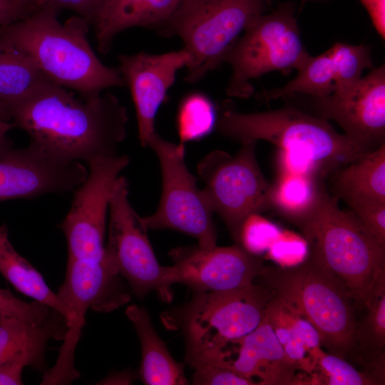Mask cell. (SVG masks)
Segmentation results:
<instances>
[{
	"instance_id": "cell-1",
	"label": "cell",
	"mask_w": 385,
	"mask_h": 385,
	"mask_svg": "<svg viewBox=\"0 0 385 385\" xmlns=\"http://www.w3.org/2000/svg\"><path fill=\"white\" fill-rule=\"evenodd\" d=\"M9 110L14 127L31 143L65 161L115 156L126 136L127 110L110 93L76 97L48 80Z\"/></svg>"
},
{
	"instance_id": "cell-2",
	"label": "cell",
	"mask_w": 385,
	"mask_h": 385,
	"mask_svg": "<svg viewBox=\"0 0 385 385\" xmlns=\"http://www.w3.org/2000/svg\"><path fill=\"white\" fill-rule=\"evenodd\" d=\"M57 14L42 7L0 27V36L29 56L50 81L83 98L125 86L118 68L106 66L93 52L86 38L90 25L78 16L61 24Z\"/></svg>"
},
{
	"instance_id": "cell-3",
	"label": "cell",
	"mask_w": 385,
	"mask_h": 385,
	"mask_svg": "<svg viewBox=\"0 0 385 385\" xmlns=\"http://www.w3.org/2000/svg\"><path fill=\"white\" fill-rule=\"evenodd\" d=\"M308 255L339 279L357 305L385 289V245L351 210L340 208L327 188L312 210L294 225Z\"/></svg>"
},
{
	"instance_id": "cell-4",
	"label": "cell",
	"mask_w": 385,
	"mask_h": 385,
	"mask_svg": "<svg viewBox=\"0 0 385 385\" xmlns=\"http://www.w3.org/2000/svg\"><path fill=\"white\" fill-rule=\"evenodd\" d=\"M257 279L272 296L307 319L329 354H352L356 304L345 284L309 255L289 266H264Z\"/></svg>"
},
{
	"instance_id": "cell-5",
	"label": "cell",
	"mask_w": 385,
	"mask_h": 385,
	"mask_svg": "<svg viewBox=\"0 0 385 385\" xmlns=\"http://www.w3.org/2000/svg\"><path fill=\"white\" fill-rule=\"evenodd\" d=\"M217 131L240 143H271L279 149L303 154L316 162L327 177L364 152L324 118L294 106L241 113L225 101L217 112Z\"/></svg>"
},
{
	"instance_id": "cell-6",
	"label": "cell",
	"mask_w": 385,
	"mask_h": 385,
	"mask_svg": "<svg viewBox=\"0 0 385 385\" xmlns=\"http://www.w3.org/2000/svg\"><path fill=\"white\" fill-rule=\"evenodd\" d=\"M272 298L259 281L230 291L194 292L177 318L186 342V361L192 367L206 364L230 343L253 331Z\"/></svg>"
},
{
	"instance_id": "cell-7",
	"label": "cell",
	"mask_w": 385,
	"mask_h": 385,
	"mask_svg": "<svg viewBox=\"0 0 385 385\" xmlns=\"http://www.w3.org/2000/svg\"><path fill=\"white\" fill-rule=\"evenodd\" d=\"M266 5L265 0H181L160 31L180 37L190 54L185 81L196 83L222 63Z\"/></svg>"
},
{
	"instance_id": "cell-8",
	"label": "cell",
	"mask_w": 385,
	"mask_h": 385,
	"mask_svg": "<svg viewBox=\"0 0 385 385\" xmlns=\"http://www.w3.org/2000/svg\"><path fill=\"white\" fill-rule=\"evenodd\" d=\"M294 11V6L287 4L262 14L230 48L223 60L232 68L227 96L248 98L254 93L252 80L272 71L287 75L304 64L310 55L301 39Z\"/></svg>"
},
{
	"instance_id": "cell-9",
	"label": "cell",
	"mask_w": 385,
	"mask_h": 385,
	"mask_svg": "<svg viewBox=\"0 0 385 385\" xmlns=\"http://www.w3.org/2000/svg\"><path fill=\"white\" fill-rule=\"evenodd\" d=\"M256 143H241L234 156L212 151L197 165L198 176L205 185L202 192L237 244L247 217L270 209L271 183L258 165Z\"/></svg>"
},
{
	"instance_id": "cell-10",
	"label": "cell",
	"mask_w": 385,
	"mask_h": 385,
	"mask_svg": "<svg viewBox=\"0 0 385 385\" xmlns=\"http://www.w3.org/2000/svg\"><path fill=\"white\" fill-rule=\"evenodd\" d=\"M108 212L106 256L138 298L155 291L162 300L170 302V286L176 283L174 268L163 267L158 262L148 228L130 203L128 183L123 176L114 185Z\"/></svg>"
},
{
	"instance_id": "cell-11",
	"label": "cell",
	"mask_w": 385,
	"mask_h": 385,
	"mask_svg": "<svg viewBox=\"0 0 385 385\" xmlns=\"http://www.w3.org/2000/svg\"><path fill=\"white\" fill-rule=\"evenodd\" d=\"M148 146L160 163L162 195L157 210L142 217L145 227L177 230L196 238L204 249L216 247L214 212L187 168L184 144L168 142L156 133Z\"/></svg>"
},
{
	"instance_id": "cell-12",
	"label": "cell",
	"mask_w": 385,
	"mask_h": 385,
	"mask_svg": "<svg viewBox=\"0 0 385 385\" xmlns=\"http://www.w3.org/2000/svg\"><path fill=\"white\" fill-rule=\"evenodd\" d=\"M128 163L127 155H118L87 163V176L73 191L69 211L58 225L66 237L68 258H103L110 198L120 172Z\"/></svg>"
},
{
	"instance_id": "cell-13",
	"label": "cell",
	"mask_w": 385,
	"mask_h": 385,
	"mask_svg": "<svg viewBox=\"0 0 385 385\" xmlns=\"http://www.w3.org/2000/svg\"><path fill=\"white\" fill-rule=\"evenodd\" d=\"M123 279L105 254L101 260L68 258L65 279L56 293L68 329L62 351L74 354L89 308L108 312L130 301Z\"/></svg>"
},
{
	"instance_id": "cell-14",
	"label": "cell",
	"mask_w": 385,
	"mask_h": 385,
	"mask_svg": "<svg viewBox=\"0 0 385 385\" xmlns=\"http://www.w3.org/2000/svg\"><path fill=\"white\" fill-rule=\"evenodd\" d=\"M317 116L332 120L364 152L385 143V66L323 97H312Z\"/></svg>"
},
{
	"instance_id": "cell-15",
	"label": "cell",
	"mask_w": 385,
	"mask_h": 385,
	"mask_svg": "<svg viewBox=\"0 0 385 385\" xmlns=\"http://www.w3.org/2000/svg\"><path fill=\"white\" fill-rule=\"evenodd\" d=\"M81 162L61 160L31 143L16 149L0 148V202L73 192L86 179Z\"/></svg>"
},
{
	"instance_id": "cell-16",
	"label": "cell",
	"mask_w": 385,
	"mask_h": 385,
	"mask_svg": "<svg viewBox=\"0 0 385 385\" xmlns=\"http://www.w3.org/2000/svg\"><path fill=\"white\" fill-rule=\"evenodd\" d=\"M176 282L194 292H225L255 282L265 265L262 260L242 245L215 247H178L170 252Z\"/></svg>"
},
{
	"instance_id": "cell-17",
	"label": "cell",
	"mask_w": 385,
	"mask_h": 385,
	"mask_svg": "<svg viewBox=\"0 0 385 385\" xmlns=\"http://www.w3.org/2000/svg\"><path fill=\"white\" fill-rule=\"evenodd\" d=\"M118 70L130 88L138 127V138L146 147L157 133L155 119L178 71L188 66L190 54L184 49L161 54L144 51L119 55Z\"/></svg>"
},
{
	"instance_id": "cell-18",
	"label": "cell",
	"mask_w": 385,
	"mask_h": 385,
	"mask_svg": "<svg viewBox=\"0 0 385 385\" xmlns=\"http://www.w3.org/2000/svg\"><path fill=\"white\" fill-rule=\"evenodd\" d=\"M229 344L236 348L220 351L210 362L214 364L224 355L235 353V358L225 359L217 366L250 379L257 377L261 385L304 384L296 374V364L286 355L266 313L253 331Z\"/></svg>"
},
{
	"instance_id": "cell-19",
	"label": "cell",
	"mask_w": 385,
	"mask_h": 385,
	"mask_svg": "<svg viewBox=\"0 0 385 385\" xmlns=\"http://www.w3.org/2000/svg\"><path fill=\"white\" fill-rule=\"evenodd\" d=\"M68 329L65 316L53 309L38 325H30L14 317L1 319L0 364L19 361L39 372L44 371L48 341L63 340Z\"/></svg>"
},
{
	"instance_id": "cell-20",
	"label": "cell",
	"mask_w": 385,
	"mask_h": 385,
	"mask_svg": "<svg viewBox=\"0 0 385 385\" xmlns=\"http://www.w3.org/2000/svg\"><path fill=\"white\" fill-rule=\"evenodd\" d=\"M329 177V192L349 207L385 204V143L349 162Z\"/></svg>"
},
{
	"instance_id": "cell-21",
	"label": "cell",
	"mask_w": 385,
	"mask_h": 385,
	"mask_svg": "<svg viewBox=\"0 0 385 385\" xmlns=\"http://www.w3.org/2000/svg\"><path fill=\"white\" fill-rule=\"evenodd\" d=\"M181 0H106L94 26L98 49L106 53L114 37L135 26L160 28Z\"/></svg>"
},
{
	"instance_id": "cell-22",
	"label": "cell",
	"mask_w": 385,
	"mask_h": 385,
	"mask_svg": "<svg viewBox=\"0 0 385 385\" xmlns=\"http://www.w3.org/2000/svg\"><path fill=\"white\" fill-rule=\"evenodd\" d=\"M141 347L140 377L148 385H184L188 381L182 364L174 360L154 329L147 311L136 304L127 307Z\"/></svg>"
},
{
	"instance_id": "cell-23",
	"label": "cell",
	"mask_w": 385,
	"mask_h": 385,
	"mask_svg": "<svg viewBox=\"0 0 385 385\" xmlns=\"http://www.w3.org/2000/svg\"><path fill=\"white\" fill-rule=\"evenodd\" d=\"M297 72L284 86L259 93V100L270 101L296 93L323 97L345 86L340 65L331 48L318 56H309Z\"/></svg>"
},
{
	"instance_id": "cell-24",
	"label": "cell",
	"mask_w": 385,
	"mask_h": 385,
	"mask_svg": "<svg viewBox=\"0 0 385 385\" xmlns=\"http://www.w3.org/2000/svg\"><path fill=\"white\" fill-rule=\"evenodd\" d=\"M324 183L313 175L279 173L271 184L270 209L295 225L316 206L326 189Z\"/></svg>"
},
{
	"instance_id": "cell-25",
	"label": "cell",
	"mask_w": 385,
	"mask_h": 385,
	"mask_svg": "<svg viewBox=\"0 0 385 385\" xmlns=\"http://www.w3.org/2000/svg\"><path fill=\"white\" fill-rule=\"evenodd\" d=\"M0 273L19 292L64 315L57 294L49 288L41 274L14 248L5 224L0 225Z\"/></svg>"
},
{
	"instance_id": "cell-26",
	"label": "cell",
	"mask_w": 385,
	"mask_h": 385,
	"mask_svg": "<svg viewBox=\"0 0 385 385\" xmlns=\"http://www.w3.org/2000/svg\"><path fill=\"white\" fill-rule=\"evenodd\" d=\"M48 80L29 56L0 36V101L9 108Z\"/></svg>"
},
{
	"instance_id": "cell-27",
	"label": "cell",
	"mask_w": 385,
	"mask_h": 385,
	"mask_svg": "<svg viewBox=\"0 0 385 385\" xmlns=\"http://www.w3.org/2000/svg\"><path fill=\"white\" fill-rule=\"evenodd\" d=\"M364 307L367 314L356 323L350 357L360 361L367 369L385 360V289L375 294Z\"/></svg>"
},
{
	"instance_id": "cell-28",
	"label": "cell",
	"mask_w": 385,
	"mask_h": 385,
	"mask_svg": "<svg viewBox=\"0 0 385 385\" xmlns=\"http://www.w3.org/2000/svg\"><path fill=\"white\" fill-rule=\"evenodd\" d=\"M217 113L208 96L202 93H192L180 105L177 127L180 143L196 140L208 135L215 128Z\"/></svg>"
},
{
	"instance_id": "cell-29",
	"label": "cell",
	"mask_w": 385,
	"mask_h": 385,
	"mask_svg": "<svg viewBox=\"0 0 385 385\" xmlns=\"http://www.w3.org/2000/svg\"><path fill=\"white\" fill-rule=\"evenodd\" d=\"M319 384L328 385H374L361 371L356 369L347 360L320 349L311 374Z\"/></svg>"
},
{
	"instance_id": "cell-30",
	"label": "cell",
	"mask_w": 385,
	"mask_h": 385,
	"mask_svg": "<svg viewBox=\"0 0 385 385\" xmlns=\"http://www.w3.org/2000/svg\"><path fill=\"white\" fill-rule=\"evenodd\" d=\"M280 233V230L276 225L260 214H253L247 217L242 224L239 245L257 255L267 250Z\"/></svg>"
},
{
	"instance_id": "cell-31",
	"label": "cell",
	"mask_w": 385,
	"mask_h": 385,
	"mask_svg": "<svg viewBox=\"0 0 385 385\" xmlns=\"http://www.w3.org/2000/svg\"><path fill=\"white\" fill-rule=\"evenodd\" d=\"M48 306L37 301L26 302L9 289L0 288V319L14 317L30 325L41 324L51 311Z\"/></svg>"
},
{
	"instance_id": "cell-32",
	"label": "cell",
	"mask_w": 385,
	"mask_h": 385,
	"mask_svg": "<svg viewBox=\"0 0 385 385\" xmlns=\"http://www.w3.org/2000/svg\"><path fill=\"white\" fill-rule=\"evenodd\" d=\"M192 382L198 385H255L254 380L223 366L203 364L195 367Z\"/></svg>"
},
{
	"instance_id": "cell-33",
	"label": "cell",
	"mask_w": 385,
	"mask_h": 385,
	"mask_svg": "<svg viewBox=\"0 0 385 385\" xmlns=\"http://www.w3.org/2000/svg\"><path fill=\"white\" fill-rule=\"evenodd\" d=\"M279 173L309 174L323 180L327 175L322 168L307 156L286 150L279 149L277 155Z\"/></svg>"
},
{
	"instance_id": "cell-34",
	"label": "cell",
	"mask_w": 385,
	"mask_h": 385,
	"mask_svg": "<svg viewBox=\"0 0 385 385\" xmlns=\"http://www.w3.org/2000/svg\"><path fill=\"white\" fill-rule=\"evenodd\" d=\"M269 255L276 260H299L302 262L308 255L309 247L306 240L292 233L279 234L268 248Z\"/></svg>"
},
{
	"instance_id": "cell-35",
	"label": "cell",
	"mask_w": 385,
	"mask_h": 385,
	"mask_svg": "<svg viewBox=\"0 0 385 385\" xmlns=\"http://www.w3.org/2000/svg\"><path fill=\"white\" fill-rule=\"evenodd\" d=\"M349 207L374 237L385 245V204H356Z\"/></svg>"
},
{
	"instance_id": "cell-36",
	"label": "cell",
	"mask_w": 385,
	"mask_h": 385,
	"mask_svg": "<svg viewBox=\"0 0 385 385\" xmlns=\"http://www.w3.org/2000/svg\"><path fill=\"white\" fill-rule=\"evenodd\" d=\"M106 0H46L43 7L58 11L69 9L84 19L90 26H95Z\"/></svg>"
},
{
	"instance_id": "cell-37",
	"label": "cell",
	"mask_w": 385,
	"mask_h": 385,
	"mask_svg": "<svg viewBox=\"0 0 385 385\" xmlns=\"http://www.w3.org/2000/svg\"><path fill=\"white\" fill-rule=\"evenodd\" d=\"M34 11L21 0H0V27L21 20Z\"/></svg>"
},
{
	"instance_id": "cell-38",
	"label": "cell",
	"mask_w": 385,
	"mask_h": 385,
	"mask_svg": "<svg viewBox=\"0 0 385 385\" xmlns=\"http://www.w3.org/2000/svg\"><path fill=\"white\" fill-rule=\"evenodd\" d=\"M379 35L385 38V0H360Z\"/></svg>"
},
{
	"instance_id": "cell-39",
	"label": "cell",
	"mask_w": 385,
	"mask_h": 385,
	"mask_svg": "<svg viewBox=\"0 0 385 385\" xmlns=\"http://www.w3.org/2000/svg\"><path fill=\"white\" fill-rule=\"evenodd\" d=\"M25 364L11 361L0 364V385L22 384L21 373Z\"/></svg>"
},
{
	"instance_id": "cell-40",
	"label": "cell",
	"mask_w": 385,
	"mask_h": 385,
	"mask_svg": "<svg viewBox=\"0 0 385 385\" xmlns=\"http://www.w3.org/2000/svg\"><path fill=\"white\" fill-rule=\"evenodd\" d=\"M133 376L130 373L123 372L109 376L101 384H128L133 381Z\"/></svg>"
},
{
	"instance_id": "cell-41",
	"label": "cell",
	"mask_w": 385,
	"mask_h": 385,
	"mask_svg": "<svg viewBox=\"0 0 385 385\" xmlns=\"http://www.w3.org/2000/svg\"><path fill=\"white\" fill-rule=\"evenodd\" d=\"M13 128L14 125L12 123L0 120V148L11 143L6 135Z\"/></svg>"
},
{
	"instance_id": "cell-42",
	"label": "cell",
	"mask_w": 385,
	"mask_h": 385,
	"mask_svg": "<svg viewBox=\"0 0 385 385\" xmlns=\"http://www.w3.org/2000/svg\"><path fill=\"white\" fill-rule=\"evenodd\" d=\"M0 120L10 122L11 116L7 105L0 101Z\"/></svg>"
},
{
	"instance_id": "cell-43",
	"label": "cell",
	"mask_w": 385,
	"mask_h": 385,
	"mask_svg": "<svg viewBox=\"0 0 385 385\" xmlns=\"http://www.w3.org/2000/svg\"><path fill=\"white\" fill-rule=\"evenodd\" d=\"M34 11L44 6L46 0H21Z\"/></svg>"
},
{
	"instance_id": "cell-44",
	"label": "cell",
	"mask_w": 385,
	"mask_h": 385,
	"mask_svg": "<svg viewBox=\"0 0 385 385\" xmlns=\"http://www.w3.org/2000/svg\"><path fill=\"white\" fill-rule=\"evenodd\" d=\"M272 1H273V0H265V3L267 4H267H272Z\"/></svg>"
}]
</instances>
